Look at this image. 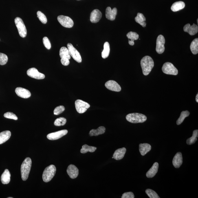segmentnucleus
<instances>
[{"mask_svg": "<svg viewBox=\"0 0 198 198\" xmlns=\"http://www.w3.org/2000/svg\"><path fill=\"white\" fill-rule=\"evenodd\" d=\"M141 65L143 74L147 76L149 74L154 67L153 60L149 56H145L141 60Z\"/></svg>", "mask_w": 198, "mask_h": 198, "instance_id": "f257e3e1", "label": "nucleus"}, {"mask_svg": "<svg viewBox=\"0 0 198 198\" xmlns=\"http://www.w3.org/2000/svg\"><path fill=\"white\" fill-rule=\"evenodd\" d=\"M32 166V160L29 157H27L24 161L21 167V175L23 181L27 180Z\"/></svg>", "mask_w": 198, "mask_h": 198, "instance_id": "f03ea898", "label": "nucleus"}, {"mask_svg": "<svg viewBox=\"0 0 198 198\" xmlns=\"http://www.w3.org/2000/svg\"><path fill=\"white\" fill-rule=\"evenodd\" d=\"M126 120L133 123H144L147 120L145 115L139 113L129 114L126 116Z\"/></svg>", "mask_w": 198, "mask_h": 198, "instance_id": "7ed1b4c3", "label": "nucleus"}, {"mask_svg": "<svg viewBox=\"0 0 198 198\" xmlns=\"http://www.w3.org/2000/svg\"><path fill=\"white\" fill-rule=\"evenodd\" d=\"M56 171V167L54 165H51L44 170L42 178L45 182H49L54 177Z\"/></svg>", "mask_w": 198, "mask_h": 198, "instance_id": "20e7f679", "label": "nucleus"}, {"mask_svg": "<svg viewBox=\"0 0 198 198\" xmlns=\"http://www.w3.org/2000/svg\"><path fill=\"white\" fill-rule=\"evenodd\" d=\"M14 22L20 36L23 38H25L27 35V30L23 20L17 17L15 19Z\"/></svg>", "mask_w": 198, "mask_h": 198, "instance_id": "39448f33", "label": "nucleus"}, {"mask_svg": "<svg viewBox=\"0 0 198 198\" xmlns=\"http://www.w3.org/2000/svg\"><path fill=\"white\" fill-rule=\"evenodd\" d=\"M162 70L163 72L167 75H177L178 73L175 66L169 62H167L164 64Z\"/></svg>", "mask_w": 198, "mask_h": 198, "instance_id": "423d86ee", "label": "nucleus"}, {"mask_svg": "<svg viewBox=\"0 0 198 198\" xmlns=\"http://www.w3.org/2000/svg\"><path fill=\"white\" fill-rule=\"evenodd\" d=\"M57 20L62 26L67 28H71L74 25L73 20L68 16H59L57 17Z\"/></svg>", "mask_w": 198, "mask_h": 198, "instance_id": "0eeeda50", "label": "nucleus"}, {"mask_svg": "<svg viewBox=\"0 0 198 198\" xmlns=\"http://www.w3.org/2000/svg\"><path fill=\"white\" fill-rule=\"evenodd\" d=\"M67 47L70 54L73 59L78 63H81L82 62V58L79 51L73 47L72 44L71 43H68Z\"/></svg>", "mask_w": 198, "mask_h": 198, "instance_id": "6e6552de", "label": "nucleus"}, {"mask_svg": "<svg viewBox=\"0 0 198 198\" xmlns=\"http://www.w3.org/2000/svg\"><path fill=\"white\" fill-rule=\"evenodd\" d=\"M75 107L77 112L79 113H83L87 111L90 107L89 104L80 100H78L75 102Z\"/></svg>", "mask_w": 198, "mask_h": 198, "instance_id": "1a4fd4ad", "label": "nucleus"}, {"mask_svg": "<svg viewBox=\"0 0 198 198\" xmlns=\"http://www.w3.org/2000/svg\"><path fill=\"white\" fill-rule=\"evenodd\" d=\"M165 43V39L164 36L162 35H159L157 38L156 47V51L158 54H162L164 52Z\"/></svg>", "mask_w": 198, "mask_h": 198, "instance_id": "9d476101", "label": "nucleus"}, {"mask_svg": "<svg viewBox=\"0 0 198 198\" xmlns=\"http://www.w3.org/2000/svg\"><path fill=\"white\" fill-rule=\"evenodd\" d=\"M27 74L31 78L36 79H43L45 78V75L40 73L35 68H31L27 71Z\"/></svg>", "mask_w": 198, "mask_h": 198, "instance_id": "9b49d317", "label": "nucleus"}, {"mask_svg": "<svg viewBox=\"0 0 198 198\" xmlns=\"http://www.w3.org/2000/svg\"><path fill=\"white\" fill-rule=\"evenodd\" d=\"M68 133L67 130H64L49 134L47 135V138L50 140H56L61 138Z\"/></svg>", "mask_w": 198, "mask_h": 198, "instance_id": "f8f14e48", "label": "nucleus"}, {"mask_svg": "<svg viewBox=\"0 0 198 198\" xmlns=\"http://www.w3.org/2000/svg\"><path fill=\"white\" fill-rule=\"evenodd\" d=\"M105 86L110 90L116 92H119L121 90L120 86L115 81H108L106 82Z\"/></svg>", "mask_w": 198, "mask_h": 198, "instance_id": "ddd939ff", "label": "nucleus"}, {"mask_svg": "<svg viewBox=\"0 0 198 198\" xmlns=\"http://www.w3.org/2000/svg\"><path fill=\"white\" fill-rule=\"evenodd\" d=\"M15 92L18 96L24 98H28L31 96V93L28 90L18 87L15 90Z\"/></svg>", "mask_w": 198, "mask_h": 198, "instance_id": "4468645a", "label": "nucleus"}, {"mask_svg": "<svg viewBox=\"0 0 198 198\" xmlns=\"http://www.w3.org/2000/svg\"><path fill=\"white\" fill-rule=\"evenodd\" d=\"M183 30L185 32L189 33L190 35H194L198 32V26L194 24L192 25H191L189 24H188L185 25L183 28Z\"/></svg>", "mask_w": 198, "mask_h": 198, "instance_id": "2eb2a0df", "label": "nucleus"}, {"mask_svg": "<svg viewBox=\"0 0 198 198\" xmlns=\"http://www.w3.org/2000/svg\"><path fill=\"white\" fill-rule=\"evenodd\" d=\"M67 172L71 178L75 179L79 175V170L75 165L71 164L68 167Z\"/></svg>", "mask_w": 198, "mask_h": 198, "instance_id": "dca6fc26", "label": "nucleus"}, {"mask_svg": "<svg viewBox=\"0 0 198 198\" xmlns=\"http://www.w3.org/2000/svg\"><path fill=\"white\" fill-rule=\"evenodd\" d=\"M102 16L101 12L98 9H95L91 13L90 20L91 23H96L100 21Z\"/></svg>", "mask_w": 198, "mask_h": 198, "instance_id": "f3484780", "label": "nucleus"}, {"mask_svg": "<svg viewBox=\"0 0 198 198\" xmlns=\"http://www.w3.org/2000/svg\"><path fill=\"white\" fill-rule=\"evenodd\" d=\"M117 9L114 8L112 10L111 7H108L106 10V17L108 20L113 21L115 19L116 16L117 14Z\"/></svg>", "mask_w": 198, "mask_h": 198, "instance_id": "a211bd4d", "label": "nucleus"}, {"mask_svg": "<svg viewBox=\"0 0 198 198\" xmlns=\"http://www.w3.org/2000/svg\"><path fill=\"white\" fill-rule=\"evenodd\" d=\"M183 163V158L182 154L181 152H178L174 156L172 164L175 168H179L182 164Z\"/></svg>", "mask_w": 198, "mask_h": 198, "instance_id": "6ab92c4d", "label": "nucleus"}, {"mask_svg": "<svg viewBox=\"0 0 198 198\" xmlns=\"http://www.w3.org/2000/svg\"><path fill=\"white\" fill-rule=\"evenodd\" d=\"M126 152V149L125 148H119L116 150L114 153L113 156V159L117 160H120L124 157Z\"/></svg>", "mask_w": 198, "mask_h": 198, "instance_id": "aec40b11", "label": "nucleus"}, {"mask_svg": "<svg viewBox=\"0 0 198 198\" xmlns=\"http://www.w3.org/2000/svg\"><path fill=\"white\" fill-rule=\"evenodd\" d=\"M159 165L158 163L156 162L153 165L152 167L147 172L146 176L148 178H152L155 176L157 173L158 170Z\"/></svg>", "mask_w": 198, "mask_h": 198, "instance_id": "412c9836", "label": "nucleus"}, {"mask_svg": "<svg viewBox=\"0 0 198 198\" xmlns=\"http://www.w3.org/2000/svg\"><path fill=\"white\" fill-rule=\"evenodd\" d=\"M152 147L149 144L144 143L139 145V150L141 155L144 156L151 150Z\"/></svg>", "mask_w": 198, "mask_h": 198, "instance_id": "4be33fe9", "label": "nucleus"}, {"mask_svg": "<svg viewBox=\"0 0 198 198\" xmlns=\"http://www.w3.org/2000/svg\"><path fill=\"white\" fill-rule=\"evenodd\" d=\"M11 175L8 170L6 169L2 174L1 177V181L3 184H7L10 181Z\"/></svg>", "mask_w": 198, "mask_h": 198, "instance_id": "5701e85b", "label": "nucleus"}, {"mask_svg": "<svg viewBox=\"0 0 198 198\" xmlns=\"http://www.w3.org/2000/svg\"><path fill=\"white\" fill-rule=\"evenodd\" d=\"M127 36L128 39H129V41H128V43H129V45L131 46H133L134 45V41L135 40L138 39L139 36L138 34H137L136 32H130L127 35Z\"/></svg>", "mask_w": 198, "mask_h": 198, "instance_id": "b1692460", "label": "nucleus"}, {"mask_svg": "<svg viewBox=\"0 0 198 198\" xmlns=\"http://www.w3.org/2000/svg\"><path fill=\"white\" fill-rule=\"evenodd\" d=\"M185 3L182 1L176 2L172 4L171 7V10L174 12H177L184 8Z\"/></svg>", "mask_w": 198, "mask_h": 198, "instance_id": "393cba45", "label": "nucleus"}, {"mask_svg": "<svg viewBox=\"0 0 198 198\" xmlns=\"http://www.w3.org/2000/svg\"><path fill=\"white\" fill-rule=\"evenodd\" d=\"M11 136V133L9 131H4L0 133V144H3L8 140Z\"/></svg>", "mask_w": 198, "mask_h": 198, "instance_id": "a878e982", "label": "nucleus"}, {"mask_svg": "<svg viewBox=\"0 0 198 198\" xmlns=\"http://www.w3.org/2000/svg\"><path fill=\"white\" fill-rule=\"evenodd\" d=\"M105 128L103 126H100L97 129H93L90 131L89 134L90 136H97L100 135L102 134L105 132Z\"/></svg>", "mask_w": 198, "mask_h": 198, "instance_id": "bb28decb", "label": "nucleus"}, {"mask_svg": "<svg viewBox=\"0 0 198 198\" xmlns=\"http://www.w3.org/2000/svg\"><path fill=\"white\" fill-rule=\"evenodd\" d=\"M135 21L137 23L140 24L143 27H145L146 26V18L145 17L144 14L138 13L137 15L135 18Z\"/></svg>", "mask_w": 198, "mask_h": 198, "instance_id": "cd10ccee", "label": "nucleus"}, {"mask_svg": "<svg viewBox=\"0 0 198 198\" xmlns=\"http://www.w3.org/2000/svg\"><path fill=\"white\" fill-rule=\"evenodd\" d=\"M60 56L61 58H66L70 59L71 56L69 53L68 49L65 47H62L60 51Z\"/></svg>", "mask_w": 198, "mask_h": 198, "instance_id": "c85d7f7f", "label": "nucleus"}, {"mask_svg": "<svg viewBox=\"0 0 198 198\" xmlns=\"http://www.w3.org/2000/svg\"><path fill=\"white\" fill-rule=\"evenodd\" d=\"M110 51V45L108 42L104 43V50L102 52V58L105 59L109 56Z\"/></svg>", "mask_w": 198, "mask_h": 198, "instance_id": "c756f323", "label": "nucleus"}, {"mask_svg": "<svg viewBox=\"0 0 198 198\" xmlns=\"http://www.w3.org/2000/svg\"><path fill=\"white\" fill-rule=\"evenodd\" d=\"M190 50L193 54H197L198 53V38H196L192 42L190 46Z\"/></svg>", "mask_w": 198, "mask_h": 198, "instance_id": "7c9ffc66", "label": "nucleus"}, {"mask_svg": "<svg viewBox=\"0 0 198 198\" xmlns=\"http://www.w3.org/2000/svg\"><path fill=\"white\" fill-rule=\"evenodd\" d=\"M198 137V130H194L193 133V135L191 137L188 138L186 141L187 144L188 145H191L194 144L197 141V138Z\"/></svg>", "mask_w": 198, "mask_h": 198, "instance_id": "2f4dec72", "label": "nucleus"}, {"mask_svg": "<svg viewBox=\"0 0 198 198\" xmlns=\"http://www.w3.org/2000/svg\"><path fill=\"white\" fill-rule=\"evenodd\" d=\"M97 149V148L94 146H89L87 145H84L82 146L80 152L82 153H86L87 152H94Z\"/></svg>", "mask_w": 198, "mask_h": 198, "instance_id": "473e14b6", "label": "nucleus"}, {"mask_svg": "<svg viewBox=\"0 0 198 198\" xmlns=\"http://www.w3.org/2000/svg\"><path fill=\"white\" fill-rule=\"evenodd\" d=\"M189 115L190 112L188 111H183L182 112L180 116L177 120V124L178 125H179L182 123L185 118L189 116Z\"/></svg>", "mask_w": 198, "mask_h": 198, "instance_id": "72a5a7b5", "label": "nucleus"}, {"mask_svg": "<svg viewBox=\"0 0 198 198\" xmlns=\"http://www.w3.org/2000/svg\"><path fill=\"white\" fill-rule=\"evenodd\" d=\"M66 122V119L64 117H61L56 119L54 122V124L57 126H63L65 124Z\"/></svg>", "mask_w": 198, "mask_h": 198, "instance_id": "f704fd0d", "label": "nucleus"}, {"mask_svg": "<svg viewBox=\"0 0 198 198\" xmlns=\"http://www.w3.org/2000/svg\"><path fill=\"white\" fill-rule=\"evenodd\" d=\"M37 17L42 23L43 24L47 23V18L46 16L43 13H42L40 11H38L37 13Z\"/></svg>", "mask_w": 198, "mask_h": 198, "instance_id": "c9c22d12", "label": "nucleus"}, {"mask_svg": "<svg viewBox=\"0 0 198 198\" xmlns=\"http://www.w3.org/2000/svg\"><path fill=\"white\" fill-rule=\"evenodd\" d=\"M146 193L150 198H160L159 196L155 191L147 189L146 190Z\"/></svg>", "mask_w": 198, "mask_h": 198, "instance_id": "e433bc0d", "label": "nucleus"}, {"mask_svg": "<svg viewBox=\"0 0 198 198\" xmlns=\"http://www.w3.org/2000/svg\"><path fill=\"white\" fill-rule=\"evenodd\" d=\"M8 57L3 53H0V65H5L8 61Z\"/></svg>", "mask_w": 198, "mask_h": 198, "instance_id": "4c0bfd02", "label": "nucleus"}, {"mask_svg": "<svg viewBox=\"0 0 198 198\" xmlns=\"http://www.w3.org/2000/svg\"><path fill=\"white\" fill-rule=\"evenodd\" d=\"M4 116L5 118L7 119H13L16 120H18V117L16 116L11 112H7L5 113L4 115Z\"/></svg>", "mask_w": 198, "mask_h": 198, "instance_id": "58836bf2", "label": "nucleus"}, {"mask_svg": "<svg viewBox=\"0 0 198 198\" xmlns=\"http://www.w3.org/2000/svg\"><path fill=\"white\" fill-rule=\"evenodd\" d=\"M65 108L63 106H60L57 107L54 110V113L55 115H57L60 114L65 111Z\"/></svg>", "mask_w": 198, "mask_h": 198, "instance_id": "ea45409f", "label": "nucleus"}, {"mask_svg": "<svg viewBox=\"0 0 198 198\" xmlns=\"http://www.w3.org/2000/svg\"><path fill=\"white\" fill-rule=\"evenodd\" d=\"M43 41L45 46L47 49H50L51 48V44L49 38L47 37H44L43 39Z\"/></svg>", "mask_w": 198, "mask_h": 198, "instance_id": "a19ab883", "label": "nucleus"}, {"mask_svg": "<svg viewBox=\"0 0 198 198\" xmlns=\"http://www.w3.org/2000/svg\"><path fill=\"white\" fill-rule=\"evenodd\" d=\"M121 197L122 198H134L135 196L133 192H128L123 194Z\"/></svg>", "mask_w": 198, "mask_h": 198, "instance_id": "79ce46f5", "label": "nucleus"}, {"mask_svg": "<svg viewBox=\"0 0 198 198\" xmlns=\"http://www.w3.org/2000/svg\"><path fill=\"white\" fill-rule=\"evenodd\" d=\"M69 60L66 58H61V60L62 64L64 66H68L70 63Z\"/></svg>", "mask_w": 198, "mask_h": 198, "instance_id": "37998d69", "label": "nucleus"}, {"mask_svg": "<svg viewBox=\"0 0 198 198\" xmlns=\"http://www.w3.org/2000/svg\"><path fill=\"white\" fill-rule=\"evenodd\" d=\"M198 94H197L196 96V101L198 102Z\"/></svg>", "mask_w": 198, "mask_h": 198, "instance_id": "c03bdc74", "label": "nucleus"}, {"mask_svg": "<svg viewBox=\"0 0 198 198\" xmlns=\"http://www.w3.org/2000/svg\"><path fill=\"white\" fill-rule=\"evenodd\" d=\"M8 198H13V197H8Z\"/></svg>", "mask_w": 198, "mask_h": 198, "instance_id": "a18cd8bd", "label": "nucleus"}]
</instances>
